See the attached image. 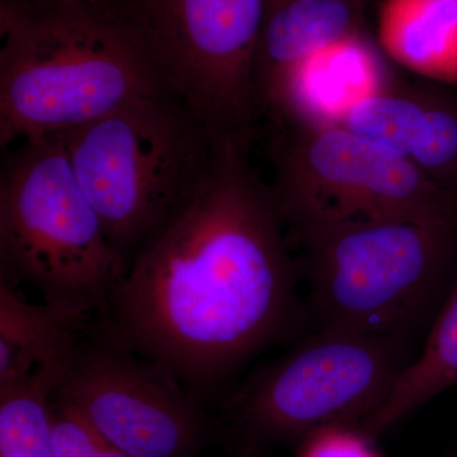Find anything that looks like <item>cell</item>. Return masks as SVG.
<instances>
[{
    "label": "cell",
    "mask_w": 457,
    "mask_h": 457,
    "mask_svg": "<svg viewBox=\"0 0 457 457\" xmlns=\"http://www.w3.org/2000/svg\"><path fill=\"white\" fill-rule=\"evenodd\" d=\"M54 394L131 457H195L220 444L212 409L96 321L84 328Z\"/></svg>",
    "instance_id": "9"
},
{
    "label": "cell",
    "mask_w": 457,
    "mask_h": 457,
    "mask_svg": "<svg viewBox=\"0 0 457 457\" xmlns=\"http://www.w3.org/2000/svg\"><path fill=\"white\" fill-rule=\"evenodd\" d=\"M291 248L300 252L317 329L413 341L455 284L457 219L351 222L306 234Z\"/></svg>",
    "instance_id": "4"
},
{
    "label": "cell",
    "mask_w": 457,
    "mask_h": 457,
    "mask_svg": "<svg viewBox=\"0 0 457 457\" xmlns=\"http://www.w3.org/2000/svg\"><path fill=\"white\" fill-rule=\"evenodd\" d=\"M87 326L29 302L18 286L0 278V390L27 384L56 390Z\"/></svg>",
    "instance_id": "13"
},
{
    "label": "cell",
    "mask_w": 457,
    "mask_h": 457,
    "mask_svg": "<svg viewBox=\"0 0 457 457\" xmlns=\"http://www.w3.org/2000/svg\"><path fill=\"white\" fill-rule=\"evenodd\" d=\"M411 345V339L318 329L231 389L216 409L220 444L234 457H270L324 427H362L416 357Z\"/></svg>",
    "instance_id": "6"
},
{
    "label": "cell",
    "mask_w": 457,
    "mask_h": 457,
    "mask_svg": "<svg viewBox=\"0 0 457 457\" xmlns=\"http://www.w3.org/2000/svg\"><path fill=\"white\" fill-rule=\"evenodd\" d=\"M387 79L375 51L354 36L300 66L263 119L341 125L353 104L380 89Z\"/></svg>",
    "instance_id": "12"
},
{
    "label": "cell",
    "mask_w": 457,
    "mask_h": 457,
    "mask_svg": "<svg viewBox=\"0 0 457 457\" xmlns=\"http://www.w3.org/2000/svg\"><path fill=\"white\" fill-rule=\"evenodd\" d=\"M376 441L356 426H328L297 445V457H380Z\"/></svg>",
    "instance_id": "18"
},
{
    "label": "cell",
    "mask_w": 457,
    "mask_h": 457,
    "mask_svg": "<svg viewBox=\"0 0 457 457\" xmlns=\"http://www.w3.org/2000/svg\"><path fill=\"white\" fill-rule=\"evenodd\" d=\"M216 134L173 95L141 99L60 132L75 177L126 269L194 196Z\"/></svg>",
    "instance_id": "5"
},
{
    "label": "cell",
    "mask_w": 457,
    "mask_h": 457,
    "mask_svg": "<svg viewBox=\"0 0 457 457\" xmlns=\"http://www.w3.org/2000/svg\"><path fill=\"white\" fill-rule=\"evenodd\" d=\"M51 433L56 457H131L56 394L51 396Z\"/></svg>",
    "instance_id": "17"
},
{
    "label": "cell",
    "mask_w": 457,
    "mask_h": 457,
    "mask_svg": "<svg viewBox=\"0 0 457 457\" xmlns=\"http://www.w3.org/2000/svg\"><path fill=\"white\" fill-rule=\"evenodd\" d=\"M49 385L0 390V457H56Z\"/></svg>",
    "instance_id": "16"
},
{
    "label": "cell",
    "mask_w": 457,
    "mask_h": 457,
    "mask_svg": "<svg viewBox=\"0 0 457 457\" xmlns=\"http://www.w3.org/2000/svg\"><path fill=\"white\" fill-rule=\"evenodd\" d=\"M83 2L93 3V4L108 5V7H114L120 4V0H83Z\"/></svg>",
    "instance_id": "19"
},
{
    "label": "cell",
    "mask_w": 457,
    "mask_h": 457,
    "mask_svg": "<svg viewBox=\"0 0 457 457\" xmlns=\"http://www.w3.org/2000/svg\"><path fill=\"white\" fill-rule=\"evenodd\" d=\"M267 0H120L165 82L213 132L257 131L255 56Z\"/></svg>",
    "instance_id": "8"
},
{
    "label": "cell",
    "mask_w": 457,
    "mask_h": 457,
    "mask_svg": "<svg viewBox=\"0 0 457 457\" xmlns=\"http://www.w3.org/2000/svg\"><path fill=\"white\" fill-rule=\"evenodd\" d=\"M0 146L174 95L119 5L0 0Z\"/></svg>",
    "instance_id": "2"
},
{
    "label": "cell",
    "mask_w": 457,
    "mask_h": 457,
    "mask_svg": "<svg viewBox=\"0 0 457 457\" xmlns=\"http://www.w3.org/2000/svg\"><path fill=\"white\" fill-rule=\"evenodd\" d=\"M264 141L290 245L351 222L457 219V197L398 153L345 126L267 122Z\"/></svg>",
    "instance_id": "7"
},
{
    "label": "cell",
    "mask_w": 457,
    "mask_h": 457,
    "mask_svg": "<svg viewBox=\"0 0 457 457\" xmlns=\"http://www.w3.org/2000/svg\"><path fill=\"white\" fill-rule=\"evenodd\" d=\"M341 125L398 153L457 197V90L389 78L353 104Z\"/></svg>",
    "instance_id": "10"
},
{
    "label": "cell",
    "mask_w": 457,
    "mask_h": 457,
    "mask_svg": "<svg viewBox=\"0 0 457 457\" xmlns=\"http://www.w3.org/2000/svg\"><path fill=\"white\" fill-rule=\"evenodd\" d=\"M378 38L387 55L436 82L457 78V0H385Z\"/></svg>",
    "instance_id": "14"
},
{
    "label": "cell",
    "mask_w": 457,
    "mask_h": 457,
    "mask_svg": "<svg viewBox=\"0 0 457 457\" xmlns=\"http://www.w3.org/2000/svg\"><path fill=\"white\" fill-rule=\"evenodd\" d=\"M126 264L80 187L62 135L20 141L0 167V278L32 286L78 326L104 318Z\"/></svg>",
    "instance_id": "3"
},
{
    "label": "cell",
    "mask_w": 457,
    "mask_h": 457,
    "mask_svg": "<svg viewBox=\"0 0 457 457\" xmlns=\"http://www.w3.org/2000/svg\"><path fill=\"white\" fill-rule=\"evenodd\" d=\"M359 21L357 0H267L255 56L260 121L300 66L359 36Z\"/></svg>",
    "instance_id": "11"
},
{
    "label": "cell",
    "mask_w": 457,
    "mask_h": 457,
    "mask_svg": "<svg viewBox=\"0 0 457 457\" xmlns=\"http://www.w3.org/2000/svg\"><path fill=\"white\" fill-rule=\"evenodd\" d=\"M457 386V278L441 308L420 356L399 376L392 394L361 428L378 441L427 402Z\"/></svg>",
    "instance_id": "15"
},
{
    "label": "cell",
    "mask_w": 457,
    "mask_h": 457,
    "mask_svg": "<svg viewBox=\"0 0 457 457\" xmlns=\"http://www.w3.org/2000/svg\"><path fill=\"white\" fill-rule=\"evenodd\" d=\"M257 132H219L194 196L129 264L96 320L216 411L255 356L308 323L302 279Z\"/></svg>",
    "instance_id": "1"
}]
</instances>
